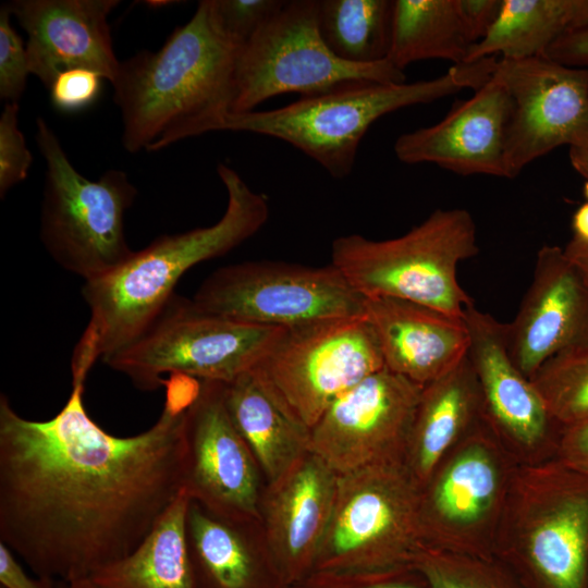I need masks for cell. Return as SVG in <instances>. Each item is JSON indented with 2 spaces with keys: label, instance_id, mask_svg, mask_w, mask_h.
<instances>
[{
  "label": "cell",
  "instance_id": "1",
  "mask_svg": "<svg viewBox=\"0 0 588 588\" xmlns=\"http://www.w3.org/2000/svg\"><path fill=\"white\" fill-rule=\"evenodd\" d=\"M84 384L72 382L48 420L22 417L0 396V541L57 581L128 555L185 488L184 417L199 391L197 380L170 376L158 420L117 437L87 414Z\"/></svg>",
  "mask_w": 588,
  "mask_h": 588
},
{
  "label": "cell",
  "instance_id": "2",
  "mask_svg": "<svg viewBox=\"0 0 588 588\" xmlns=\"http://www.w3.org/2000/svg\"><path fill=\"white\" fill-rule=\"evenodd\" d=\"M243 47L221 29L212 1L201 0L158 51L143 50L121 62L111 84L124 148L132 154L157 151L223 131Z\"/></svg>",
  "mask_w": 588,
  "mask_h": 588
},
{
  "label": "cell",
  "instance_id": "3",
  "mask_svg": "<svg viewBox=\"0 0 588 588\" xmlns=\"http://www.w3.org/2000/svg\"><path fill=\"white\" fill-rule=\"evenodd\" d=\"M217 171L228 193L226 209L219 221L162 235L112 272L84 282L82 295L90 316L73 351L72 382H85L97 360L103 362L143 334L166 308L188 269L231 252L266 224L267 198L226 164L219 163Z\"/></svg>",
  "mask_w": 588,
  "mask_h": 588
},
{
  "label": "cell",
  "instance_id": "4",
  "mask_svg": "<svg viewBox=\"0 0 588 588\" xmlns=\"http://www.w3.org/2000/svg\"><path fill=\"white\" fill-rule=\"evenodd\" d=\"M498 58L452 65L432 79L414 83L348 81L267 111L231 113L223 131L281 139L319 163L334 179L354 169L368 128L399 109L436 101L464 89L476 90L491 77Z\"/></svg>",
  "mask_w": 588,
  "mask_h": 588
},
{
  "label": "cell",
  "instance_id": "5",
  "mask_svg": "<svg viewBox=\"0 0 588 588\" xmlns=\"http://www.w3.org/2000/svg\"><path fill=\"white\" fill-rule=\"evenodd\" d=\"M494 556L525 588H588V474L556 457L514 467Z\"/></svg>",
  "mask_w": 588,
  "mask_h": 588
},
{
  "label": "cell",
  "instance_id": "6",
  "mask_svg": "<svg viewBox=\"0 0 588 588\" xmlns=\"http://www.w3.org/2000/svg\"><path fill=\"white\" fill-rule=\"evenodd\" d=\"M479 252L475 221L466 209H437L405 234L370 240L335 238L331 264L364 297H393L464 319L474 303L457 280V266Z\"/></svg>",
  "mask_w": 588,
  "mask_h": 588
},
{
  "label": "cell",
  "instance_id": "7",
  "mask_svg": "<svg viewBox=\"0 0 588 588\" xmlns=\"http://www.w3.org/2000/svg\"><path fill=\"white\" fill-rule=\"evenodd\" d=\"M422 489L405 462L338 475L332 514L313 573L412 567L426 547Z\"/></svg>",
  "mask_w": 588,
  "mask_h": 588
},
{
  "label": "cell",
  "instance_id": "8",
  "mask_svg": "<svg viewBox=\"0 0 588 588\" xmlns=\"http://www.w3.org/2000/svg\"><path fill=\"white\" fill-rule=\"evenodd\" d=\"M36 143L46 163L41 243L60 267L84 282L105 277L134 253L125 237L124 216L136 198V187L119 169L107 170L96 181L82 175L40 117Z\"/></svg>",
  "mask_w": 588,
  "mask_h": 588
},
{
  "label": "cell",
  "instance_id": "9",
  "mask_svg": "<svg viewBox=\"0 0 588 588\" xmlns=\"http://www.w3.org/2000/svg\"><path fill=\"white\" fill-rule=\"evenodd\" d=\"M284 331L205 313L174 294L143 334L102 363L142 391L157 390L166 373L228 384L258 367Z\"/></svg>",
  "mask_w": 588,
  "mask_h": 588
},
{
  "label": "cell",
  "instance_id": "10",
  "mask_svg": "<svg viewBox=\"0 0 588 588\" xmlns=\"http://www.w3.org/2000/svg\"><path fill=\"white\" fill-rule=\"evenodd\" d=\"M404 83L388 60L354 64L339 59L319 27V0L285 1L243 47L235 72L232 113L254 111L271 97L314 95L348 81Z\"/></svg>",
  "mask_w": 588,
  "mask_h": 588
},
{
  "label": "cell",
  "instance_id": "11",
  "mask_svg": "<svg viewBox=\"0 0 588 588\" xmlns=\"http://www.w3.org/2000/svg\"><path fill=\"white\" fill-rule=\"evenodd\" d=\"M364 299L332 264L252 260L212 272L192 302L205 313L236 321L293 329L364 315Z\"/></svg>",
  "mask_w": 588,
  "mask_h": 588
},
{
  "label": "cell",
  "instance_id": "12",
  "mask_svg": "<svg viewBox=\"0 0 588 588\" xmlns=\"http://www.w3.org/2000/svg\"><path fill=\"white\" fill-rule=\"evenodd\" d=\"M384 368L364 315L285 329L256 367L309 429L341 395Z\"/></svg>",
  "mask_w": 588,
  "mask_h": 588
},
{
  "label": "cell",
  "instance_id": "13",
  "mask_svg": "<svg viewBox=\"0 0 588 588\" xmlns=\"http://www.w3.org/2000/svg\"><path fill=\"white\" fill-rule=\"evenodd\" d=\"M422 489L426 547L494 556L497 532L513 469L483 421L454 448Z\"/></svg>",
  "mask_w": 588,
  "mask_h": 588
},
{
  "label": "cell",
  "instance_id": "14",
  "mask_svg": "<svg viewBox=\"0 0 588 588\" xmlns=\"http://www.w3.org/2000/svg\"><path fill=\"white\" fill-rule=\"evenodd\" d=\"M421 390L387 368L367 377L313 426L308 451L338 475L405 462Z\"/></svg>",
  "mask_w": 588,
  "mask_h": 588
},
{
  "label": "cell",
  "instance_id": "15",
  "mask_svg": "<svg viewBox=\"0 0 588 588\" xmlns=\"http://www.w3.org/2000/svg\"><path fill=\"white\" fill-rule=\"evenodd\" d=\"M495 72L512 99L505 142L506 179L536 159L588 135V68L546 57L498 58Z\"/></svg>",
  "mask_w": 588,
  "mask_h": 588
},
{
  "label": "cell",
  "instance_id": "16",
  "mask_svg": "<svg viewBox=\"0 0 588 588\" xmlns=\"http://www.w3.org/2000/svg\"><path fill=\"white\" fill-rule=\"evenodd\" d=\"M186 408L185 489L211 512L233 518L259 517L258 464L234 426L224 401V383L200 380Z\"/></svg>",
  "mask_w": 588,
  "mask_h": 588
},
{
  "label": "cell",
  "instance_id": "17",
  "mask_svg": "<svg viewBox=\"0 0 588 588\" xmlns=\"http://www.w3.org/2000/svg\"><path fill=\"white\" fill-rule=\"evenodd\" d=\"M469 335L467 357L474 368L482 402V419L505 448L525 453L556 450L561 427L529 378L513 362L506 326L475 303L465 308Z\"/></svg>",
  "mask_w": 588,
  "mask_h": 588
},
{
  "label": "cell",
  "instance_id": "18",
  "mask_svg": "<svg viewBox=\"0 0 588 588\" xmlns=\"http://www.w3.org/2000/svg\"><path fill=\"white\" fill-rule=\"evenodd\" d=\"M505 326L510 355L529 379L554 356L588 346V286L563 248L538 250L531 283Z\"/></svg>",
  "mask_w": 588,
  "mask_h": 588
},
{
  "label": "cell",
  "instance_id": "19",
  "mask_svg": "<svg viewBox=\"0 0 588 588\" xmlns=\"http://www.w3.org/2000/svg\"><path fill=\"white\" fill-rule=\"evenodd\" d=\"M511 113V96L494 70L488 82L440 122L400 135L394 154L407 164L433 163L461 175L506 179Z\"/></svg>",
  "mask_w": 588,
  "mask_h": 588
},
{
  "label": "cell",
  "instance_id": "20",
  "mask_svg": "<svg viewBox=\"0 0 588 588\" xmlns=\"http://www.w3.org/2000/svg\"><path fill=\"white\" fill-rule=\"evenodd\" d=\"M118 0H15L7 3L27 35L30 74L49 89L70 69L91 70L111 83L117 59L108 16Z\"/></svg>",
  "mask_w": 588,
  "mask_h": 588
},
{
  "label": "cell",
  "instance_id": "21",
  "mask_svg": "<svg viewBox=\"0 0 588 588\" xmlns=\"http://www.w3.org/2000/svg\"><path fill=\"white\" fill-rule=\"evenodd\" d=\"M336 482L338 474L308 451L269 481L260 500L267 553L290 588L314 571Z\"/></svg>",
  "mask_w": 588,
  "mask_h": 588
},
{
  "label": "cell",
  "instance_id": "22",
  "mask_svg": "<svg viewBox=\"0 0 588 588\" xmlns=\"http://www.w3.org/2000/svg\"><path fill=\"white\" fill-rule=\"evenodd\" d=\"M364 316L377 338L384 366L425 387L468 351L464 319L393 297H365Z\"/></svg>",
  "mask_w": 588,
  "mask_h": 588
},
{
  "label": "cell",
  "instance_id": "23",
  "mask_svg": "<svg viewBox=\"0 0 588 588\" xmlns=\"http://www.w3.org/2000/svg\"><path fill=\"white\" fill-rule=\"evenodd\" d=\"M481 420L480 389L466 354L421 390L405 463L422 488L445 454Z\"/></svg>",
  "mask_w": 588,
  "mask_h": 588
},
{
  "label": "cell",
  "instance_id": "24",
  "mask_svg": "<svg viewBox=\"0 0 588 588\" xmlns=\"http://www.w3.org/2000/svg\"><path fill=\"white\" fill-rule=\"evenodd\" d=\"M245 520L191 499L185 534L195 588H290L270 556L247 540Z\"/></svg>",
  "mask_w": 588,
  "mask_h": 588
},
{
  "label": "cell",
  "instance_id": "25",
  "mask_svg": "<svg viewBox=\"0 0 588 588\" xmlns=\"http://www.w3.org/2000/svg\"><path fill=\"white\" fill-rule=\"evenodd\" d=\"M224 401L268 481L308 452L310 429L258 369L224 383Z\"/></svg>",
  "mask_w": 588,
  "mask_h": 588
},
{
  "label": "cell",
  "instance_id": "26",
  "mask_svg": "<svg viewBox=\"0 0 588 588\" xmlns=\"http://www.w3.org/2000/svg\"><path fill=\"white\" fill-rule=\"evenodd\" d=\"M189 502L184 488L135 550L90 579L101 588H195L185 534Z\"/></svg>",
  "mask_w": 588,
  "mask_h": 588
},
{
  "label": "cell",
  "instance_id": "27",
  "mask_svg": "<svg viewBox=\"0 0 588 588\" xmlns=\"http://www.w3.org/2000/svg\"><path fill=\"white\" fill-rule=\"evenodd\" d=\"M588 24V0H502L499 15L466 63L544 57L563 35Z\"/></svg>",
  "mask_w": 588,
  "mask_h": 588
},
{
  "label": "cell",
  "instance_id": "28",
  "mask_svg": "<svg viewBox=\"0 0 588 588\" xmlns=\"http://www.w3.org/2000/svg\"><path fill=\"white\" fill-rule=\"evenodd\" d=\"M475 45L458 0H393L387 60L396 69L429 59L463 64Z\"/></svg>",
  "mask_w": 588,
  "mask_h": 588
},
{
  "label": "cell",
  "instance_id": "29",
  "mask_svg": "<svg viewBox=\"0 0 588 588\" xmlns=\"http://www.w3.org/2000/svg\"><path fill=\"white\" fill-rule=\"evenodd\" d=\"M393 0H319V27L329 49L341 60L373 64L387 60Z\"/></svg>",
  "mask_w": 588,
  "mask_h": 588
},
{
  "label": "cell",
  "instance_id": "30",
  "mask_svg": "<svg viewBox=\"0 0 588 588\" xmlns=\"http://www.w3.org/2000/svg\"><path fill=\"white\" fill-rule=\"evenodd\" d=\"M530 380L561 428L588 419V346L554 356Z\"/></svg>",
  "mask_w": 588,
  "mask_h": 588
},
{
  "label": "cell",
  "instance_id": "31",
  "mask_svg": "<svg viewBox=\"0 0 588 588\" xmlns=\"http://www.w3.org/2000/svg\"><path fill=\"white\" fill-rule=\"evenodd\" d=\"M412 567L429 588H525L495 556H478L424 547Z\"/></svg>",
  "mask_w": 588,
  "mask_h": 588
},
{
  "label": "cell",
  "instance_id": "32",
  "mask_svg": "<svg viewBox=\"0 0 588 588\" xmlns=\"http://www.w3.org/2000/svg\"><path fill=\"white\" fill-rule=\"evenodd\" d=\"M211 1L221 29L242 46H245L285 3L282 0Z\"/></svg>",
  "mask_w": 588,
  "mask_h": 588
},
{
  "label": "cell",
  "instance_id": "33",
  "mask_svg": "<svg viewBox=\"0 0 588 588\" xmlns=\"http://www.w3.org/2000/svg\"><path fill=\"white\" fill-rule=\"evenodd\" d=\"M8 4L0 9V98L15 102L22 97L29 71L26 45L11 25Z\"/></svg>",
  "mask_w": 588,
  "mask_h": 588
},
{
  "label": "cell",
  "instance_id": "34",
  "mask_svg": "<svg viewBox=\"0 0 588 588\" xmlns=\"http://www.w3.org/2000/svg\"><path fill=\"white\" fill-rule=\"evenodd\" d=\"M19 103L7 102L0 115V196L27 177L33 156L17 124Z\"/></svg>",
  "mask_w": 588,
  "mask_h": 588
},
{
  "label": "cell",
  "instance_id": "35",
  "mask_svg": "<svg viewBox=\"0 0 588 588\" xmlns=\"http://www.w3.org/2000/svg\"><path fill=\"white\" fill-rule=\"evenodd\" d=\"M291 588H429L413 567L370 574L311 573Z\"/></svg>",
  "mask_w": 588,
  "mask_h": 588
},
{
  "label": "cell",
  "instance_id": "36",
  "mask_svg": "<svg viewBox=\"0 0 588 588\" xmlns=\"http://www.w3.org/2000/svg\"><path fill=\"white\" fill-rule=\"evenodd\" d=\"M103 77L98 73L75 68L60 73L49 88L53 106L73 112L89 106L98 96Z\"/></svg>",
  "mask_w": 588,
  "mask_h": 588
},
{
  "label": "cell",
  "instance_id": "37",
  "mask_svg": "<svg viewBox=\"0 0 588 588\" xmlns=\"http://www.w3.org/2000/svg\"><path fill=\"white\" fill-rule=\"evenodd\" d=\"M555 457L588 474V419L561 428Z\"/></svg>",
  "mask_w": 588,
  "mask_h": 588
},
{
  "label": "cell",
  "instance_id": "38",
  "mask_svg": "<svg viewBox=\"0 0 588 588\" xmlns=\"http://www.w3.org/2000/svg\"><path fill=\"white\" fill-rule=\"evenodd\" d=\"M546 58L571 68H588V24L559 38L546 52Z\"/></svg>",
  "mask_w": 588,
  "mask_h": 588
},
{
  "label": "cell",
  "instance_id": "39",
  "mask_svg": "<svg viewBox=\"0 0 588 588\" xmlns=\"http://www.w3.org/2000/svg\"><path fill=\"white\" fill-rule=\"evenodd\" d=\"M0 586L3 588H57V580L28 575L16 555L0 541Z\"/></svg>",
  "mask_w": 588,
  "mask_h": 588
},
{
  "label": "cell",
  "instance_id": "40",
  "mask_svg": "<svg viewBox=\"0 0 588 588\" xmlns=\"http://www.w3.org/2000/svg\"><path fill=\"white\" fill-rule=\"evenodd\" d=\"M501 2L502 0H458L462 15L476 45L493 26Z\"/></svg>",
  "mask_w": 588,
  "mask_h": 588
},
{
  "label": "cell",
  "instance_id": "41",
  "mask_svg": "<svg viewBox=\"0 0 588 588\" xmlns=\"http://www.w3.org/2000/svg\"><path fill=\"white\" fill-rule=\"evenodd\" d=\"M563 250L588 286V244L572 238Z\"/></svg>",
  "mask_w": 588,
  "mask_h": 588
},
{
  "label": "cell",
  "instance_id": "42",
  "mask_svg": "<svg viewBox=\"0 0 588 588\" xmlns=\"http://www.w3.org/2000/svg\"><path fill=\"white\" fill-rule=\"evenodd\" d=\"M569 161L575 171L585 179L588 176V135L569 147Z\"/></svg>",
  "mask_w": 588,
  "mask_h": 588
},
{
  "label": "cell",
  "instance_id": "43",
  "mask_svg": "<svg viewBox=\"0 0 588 588\" xmlns=\"http://www.w3.org/2000/svg\"><path fill=\"white\" fill-rule=\"evenodd\" d=\"M573 238L588 244V201L580 205L572 218Z\"/></svg>",
  "mask_w": 588,
  "mask_h": 588
},
{
  "label": "cell",
  "instance_id": "44",
  "mask_svg": "<svg viewBox=\"0 0 588 588\" xmlns=\"http://www.w3.org/2000/svg\"><path fill=\"white\" fill-rule=\"evenodd\" d=\"M57 588H101L90 578H83L72 581H57Z\"/></svg>",
  "mask_w": 588,
  "mask_h": 588
},
{
  "label": "cell",
  "instance_id": "45",
  "mask_svg": "<svg viewBox=\"0 0 588 588\" xmlns=\"http://www.w3.org/2000/svg\"><path fill=\"white\" fill-rule=\"evenodd\" d=\"M584 196L586 200L588 201V176L586 177V181L584 183Z\"/></svg>",
  "mask_w": 588,
  "mask_h": 588
},
{
  "label": "cell",
  "instance_id": "46",
  "mask_svg": "<svg viewBox=\"0 0 588 588\" xmlns=\"http://www.w3.org/2000/svg\"><path fill=\"white\" fill-rule=\"evenodd\" d=\"M0 588H3V587L0 586Z\"/></svg>",
  "mask_w": 588,
  "mask_h": 588
}]
</instances>
